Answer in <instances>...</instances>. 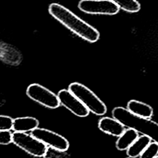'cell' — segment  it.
I'll list each match as a JSON object with an SVG mask.
<instances>
[{
    "label": "cell",
    "mask_w": 158,
    "mask_h": 158,
    "mask_svg": "<svg viewBox=\"0 0 158 158\" xmlns=\"http://www.w3.org/2000/svg\"><path fill=\"white\" fill-rule=\"evenodd\" d=\"M78 7L89 14L115 15L119 11V8L110 0H80Z\"/></svg>",
    "instance_id": "8992f818"
},
{
    "label": "cell",
    "mask_w": 158,
    "mask_h": 158,
    "mask_svg": "<svg viewBox=\"0 0 158 158\" xmlns=\"http://www.w3.org/2000/svg\"><path fill=\"white\" fill-rule=\"evenodd\" d=\"M23 59L21 52L11 44L0 40V60L10 65H19Z\"/></svg>",
    "instance_id": "9c48e42d"
},
{
    "label": "cell",
    "mask_w": 158,
    "mask_h": 158,
    "mask_svg": "<svg viewBox=\"0 0 158 158\" xmlns=\"http://www.w3.org/2000/svg\"><path fill=\"white\" fill-rule=\"evenodd\" d=\"M43 157L44 158H70V156L67 152H66V151H61V150H59V149L48 146Z\"/></svg>",
    "instance_id": "2e32d148"
},
{
    "label": "cell",
    "mask_w": 158,
    "mask_h": 158,
    "mask_svg": "<svg viewBox=\"0 0 158 158\" xmlns=\"http://www.w3.org/2000/svg\"><path fill=\"white\" fill-rule=\"evenodd\" d=\"M138 138V133L136 130L132 128L127 129L118 136L115 144L116 148L120 151L127 149Z\"/></svg>",
    "instance_id": "5bb4252c"
},
{
    "label": "cell",
    "mask_w": 158,
    "mask_h": 158,
    "mask_svg": "<svg viewBox=\"0 0 158 158\" xmlns=\"http://www.w3.org/2000/svg\"><path fill=\"white\" fill-rule=\"evenodd\" d=\"M98 127L102 131L115 136H120L125 130V126L118 120L108 117L99 120Z\"/></svg>",
    "instance_id": "30bf717a"
},
{
    "label": "cell",
    "mask_w": 158,
    "mask_h": 158,
    "mask_svg": "<svg viewBox=\"0 0 158 158\" xmlns=\"http://www.w3.org/2000/svg\"><path fill=\"white\" fill-rule=\"evenodd\" d=\"M12 143L35 157H43L48 146L31 134L15 131L12 133Z\"/></svg>",
    "instance_id": "277c9868"
},
{
    "label": "cell",
    "mask_w": 158,
    "mask_h": 158,
    "mask_svg": "<svg viewBox=\"0 0 158 158\" xmlns=\"http://www.w3.org/2000/svg\"><path fill=\"white\" fill-rule=\"evenodd\" d=\"M5 102H6V99H5L4 96L0 93V107L2 106V105H4Z\"/></svg>",
    "instance_id": "ffe728a7"
},
{
    "label": "cell",
    "mask_w": 158,
    "mask_h": 158,
    "mask_svg": "<svg viewBox=\"0 0 158 158\" xmlns=\"http://www.w3.org/2000/svg\"><path fill=\"white\" fill-rule=\"evenodd\" d=\"M12 142V133L10 131H0V144L7 145Z\"/></svg>",
    "instance_id": "d6986e66"
},
{
    "label": "cell",
    "mask_w": 158,
    "mask_h": 158,
    "mask_svg": "<svg viewBox=\"0 0 158 158\" xmlns=\"http://www.w3.org/2000/svg\"><path fill=\"white\" fill-rule=\"evenodd\" d=\"M151 143V139L146 136L143 135L138 137L127 149V156L131 158L139 156Z\"/></svg>",
    "instance_id": "4fadbf2b"
},
{
    "label": "cell",
    "mask_w": 158,
    "mask_h": 158,
    "mask_svg": "<svg viewBox=\"0 0 158 158\" xmlns=\"http://www.w3.org/2000/svg\"><path fill=\"white\" fill-rule=\"evenodd\" d=\"M39 121L32 117H18L14 119L12 130L17 132L33 131L38 128Z\"/></svg>",
    "instance_id": "7c38bea8"
},
{
    "label": "cell",
    "mask_w": 158,
    "mask_h": 158,
    "mask_svg": "<svg viewBox=\"0 0 158 158\" xmlns=\"http://www.w3.org/2000/svg\"><path fill=\"white\" fill-rule=\"evenodd\" d=\"M133 114L143 118H149L153 115V109L148 104L137 100H130L127 108Z\"/></svg>",
    "instance_id": "8fae6325"
},
{
    "label": "cell",
    "mask_w": 158,
    "mask_h": 158,
    "mask_svg": "<svg viewBox=\"0 0 158 158\" xmlns=\"http://www.w3.org/2000/svg\"><path fill=\"white\" fill-rule=\"evenodd\" d=\"M155 158H158V156H157V157H155Z\"/></svg>",
    "instance_id": "44dd1931"
},
{
    "label": "cell",
    "mask_w": 158,
    "mask_h": 158,
    "mask_svg": "<svg viewBox=\"0 0 158 158\" xmlns=\"http://www.w3.org/2000/svg\"><path fill=\"white\" fill-rule=\"evenodd\" d=\"M31 135L49 147L61 151H67L69 148L67 139L51 130L36 128L31 131Z\"/></svg>",
    "instance_id": "52a82bcc"
},
{
    "label": "cell",
    "mask_w": 158,
    "mask_h": 158,
    "mask_svg": "<svg viewBox=\"0 0 158 158\" xmlns=\"http://www.w3.org/2000/svg\"><path fill=\"white\" fill-rule=\"evenodd\" d=\"M14 119L9 116L0 115V131H9L12 129Z\"/></svg>",
    "instance_id": "ac0fdd59"
},
{
    "label": "cell",
    "mask_w": 158,
    "mask_h": 158,
    "mask_svg": "<svg viewBox=\"0 0 158 158\" xmlns=\"http://www.w3.org/2000/svg\"><path fill=\"white\" fill-rule=\"evenodd\" d=\"M60 105H62L77 116L85 117L89 115V111L83 103L69 89H62L57 93Z\"/></svg>",
    "instance_id": "ba28073f"
},
{
    "label": "cell",
    "mask_w": 158,
    "mask_h": 158,
    "mask_svg": "<svg viewBox=\"0 0 158 158\" xmlns=\"http://www.w3.org/2000/svg\"><path fill=\"white\" fill-rule=\"evenodd\" d=\"M158 156V144L151 142L139 156L140 158H155Z\"/></svg>",
    "instance_id": "e0dca14e"
},
{
    "label": "cell",
    "mask_w": 158,
    "mask_h": 158,
    "mask_svg": "<svg viewBox=\"0 0 158 158\" xmlns=\"http://www.w3.org/2000/svg\"><path fill=\"white\" fill-rule=\"evenodd\" d=\"M113 118L125 127L132 128L138 133L149 138L158 144V123L149 118L140 117L131 113L127 109L116 107L112 111Z\"/></svg>",
    "instance_id": "7a4b0ae2"
},
{
    "label": "cell",
    "mask_w": 158,
    "mask_h": 158,
    "mask_svg": "<svg viewBox=\"0 0 158 158\" xmlns=\"http://www.w3.org/2000/svg\"><path fill=\"white\" fill-rule=\"evenodd\" d=\"M68 89L83 103L89 112L97 115H102L106 113V104L85 85L78 82H73L69 85Z\"/></svg>",
    "instance_id": "3957f363"
},
{
    "label": "cell",
    "mask_w": 158,
    "mask_h": 158,
    "mask_svg": "<svg viewBox=\"0 0 158 158\" xmlns=\"http://www.w3.org/2000/svg\"><path fill=\"white\" fill-rule=\"evenodd\" d=\"M115 3L119 9H122L127 12L134 13L139 11L141 5L137 0H110Z\"/></svg>",
    "instance_id": "9a60e30c"
},
{
    "label": "cell",
    "mask_w": 158,
    "mask_h": 158,
    "mask_svg": "<svg viewBox=\"0 0 158 158\" xmlns=\"http://www.w3.org/2000/svg\"><path fill=\"white\" fill-rule=\"evenodd\" d=\"M26 94L31 99L49 109H56L60 105L57 95L38 83L30 84Z\"/></svg>",
    "instance_id": "5b68a950"
},
{
    "label": "cell",
    "mask_w": 158,
    "mask_h": 158,
    "mask_svg": "<svg viewBox=\"0 0 158 158\" xmlns=\"http://www.w3.org/2000/svg\"><path fill=\"white\" fill-rule=\"evenodd\" d=\"M48 11L53 18L84 40L94 43L99 40L100 33L97 29L63 5L52 2L49 6Z\"/></svg>",
    "instance_id": "6da1fadb"
}]
</instances>
